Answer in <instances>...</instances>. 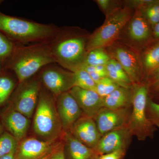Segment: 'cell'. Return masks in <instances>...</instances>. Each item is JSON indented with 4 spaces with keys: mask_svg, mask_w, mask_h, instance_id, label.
Segmentation results:
<instances>
[{
    "mask_svg": "<svg viewBox=\"0 0 159 159\" xmlns=\"http://www.w3.org/2000/svg\"><path fill=\"white\" fill-rule=\"evenodd\" d=\"M68 27L59 28L55 37L49 43L55 63L75 73L85 65L89 35Z\"/></svg>",
    "mask_w": 159,
    "mask_h": 159,
    "instance_id": "obj_1",
    "label": "cell"
},
{
    "mask_svg": "<svg viewBox=\"0 0 159 159\" xmlns=\"http://www.w3.org/2000/svg\"><path fill=\"white\" fill-rule=\"evenodd\" d=\"M59 27L7 15L0 12V32L16 45L50 42Z\"/></svg>",
    "mask_w": 159,
    "mask_h": 159,
    "instance_id": "obj_2",
    "label": "cell"
},
{
    "mask_svg": "<svg viewBox=\"0 0 159 159\" xmlns=\"http://www.w3.org/2000/svg\"><path fill=\"white\" fill-rule=\"evenodd\" d=\"M55 63L49 43L16 45L5 68L13 72L19 83L36 75L44 67Z\"/></svg>",
    "mask_w": 159,
    "mask_h": 159,
    "instance_id": "obj_3",
    "label": "cell"
},
{
    "mask_svg": "<svg viewBox=\"0 0 159 159\" xmlns=\"http://www.w3.org/2000/svg\"><path fill=\"white\" fill-rule=\"evenodd\" d=\"M33 129L41 140H59L63 136L60 119L54 96L42 85L33 119Z\"/></svg>",
    "mask_w": 159,
    "mask_h": 159,
    "instance_id": "obj_4",
    "label": "cell"
},
{
    "mask_svg": "<svg viewBox=\"0 0 159 159\" xmlns=\"http://www.w3.org/2000/svg\"><path fill=\"white\" fill-rule=\"evenodd\" d=\"M132 110L127 127L132 136L139 141L152 138L156 127L146 115V106L148 99V88L143 84H134L132 87Z\"/></svg>",
    "mask_w": 159,
    "mask_h": 159,
    "instance_id": "obj_5",
    "label": "cell"
},
{
    "mask_svg": "<svg viewBox=\"0 0 159 159\" xmlns=\"http://www.w3.org/2000/svg\"><path fill=\"white\" fill-rule=\"evenodd\" d=\"M132 9L124 6L106 17L104 22L89 35L87 44L88 52L97 48H104L115 43L125 25L132 16Z\"/></svg>",
    "mask_w": 159,
    "mask_h": 159,
    "instance_id": "obj_6",
    "label": "cell"
},
{
    "mask_svg": "<svg viewBox=\"0 0 159 159\" xmlns=\"http://www.w3.org/2000/svg\"><path fill=\"white\" fill-rule=\"evenodd\" d=\"M41 87L38 74L18 83L10 97L9 105L30 119L37 106Z\"/></svg>",
    "mask_w": 159,
    "mask_h": 159,
    "instance_id": "obj_7",
    "label": "cell"
},
{
    "mask_svg": "<svg viewBox=\"0 0 159 159\" xmlns=\"http://www.w3.org/2000/svg\"><path fill=\"white\" fill-rule=\"evenodd\" d=\"M108 48L111 58L121 65L133 84L142 83L144 69L141 56L135 49L122 43H114Z\"/></svg>",
    "mask_w": 159,
    "mask_h": 159,
    "instance_id": "obj_8",
    "label": "cell"
},
{
    "mask_svg": "<svg viewBox=\"0 0 159 159\" xmlns=\"http://www.w3.org/2000/svg\"><path fill=\"white\" fill-rule=\"evenodd\" d=\"M42 85L54 98L69 92L74 86V73L63 68L57 64H50L43 67L38 73Z\"/></svg>",
    "mask_w": 159,
    "mask_h": 159,
    "instance_id": "obj_9",
    "label": "cell"
},
{
    "mask_svg": "<svg viewBox=\"0 0 159 159\" xmlns=\"http://www.w3.org/2000/svg\"><path fill=\"white\" fill-rule=\"evenodd\" d=\"M122 32L124 33L123 38L130 44L128 46L134 49L144 46L153 37L152 29L138 9H136Z\"/></svg>",
    "mask_w": 159,
    "mask_h": 159,
    "instance_id": "obj_10",
    "label": "cell"
},
{
    "mask_svg": "<svg viewBox=\"0 0 159 159\" xmlns=\"http://www.w3.org/2000/svg\"><path fill=\"white\" fill-rule=\"evenodd\" d=\"M62 142L45 141L33 137L25 138L18 142L15 159H39L58 147Z\"/></svg>",
    "mask_w": 159,
    "mask_h": 159,
    "instance_id": "obj_11",
    "label": "cell"
},
{
    "mask_svg": "<svg viewBox=\"0 0 159 159\" xmlns=\"http://www.w3.org/2000/svg\"><path fill=\"white\" fill-rule=\"evenodd\" d=\"M132 107L110 109L102 107L93 119L101 136L111 131L127 127L131 112Z\"/></svg>",
    "mask_w": 159,
    "mask_h": 159,
    "instance_id": "obj_12",
    "label": "cell"
},
{
    "mask_svg": "<svg viewBox=\"0 0 159 159\" xmlns=\"http://www.w3.org/2000/svg\"><path fill=\"white\" fill-rule=\"evenodd\" d=\"M0 120L4 129L17 142L26 138L30 126V119L8 105L2 111Z\"/></svg>",
    "mask_w": 159,
    "mask_h": 159,
    "instance_id": "obj_13",
    "label": "cell"
},
{
    "mask_svg": "<svg viewBox=\"0 0 159 159\" xmlns=\"http://www.w3.org/2000/svg\"><path fill=\"white\" fill-rule=\"evenodd\" d=\"M132 136L127 127L111 131L102 136L94 150L99 156L119 149L127 150Z\"/></svg>",
    "mask_w": 159,
    "mask_h": 159,
    "instance_id": "obj_14",
    "label": "cell"
},
{
    "mask_svg": "<svg viewBox=\"0 0 159 159\" xmlns=\"http://www.w3.org/2000/svg\"><path fill=\"white\" fill-rule=\"evenodd\" d=\"M56 103L63 130L64 132L68 131L73 124L83 116V113L69 91L57 97Z\"/></svg>",
    "mask_w": 159,
    "mask_h": 159,
    "instance_id": "obj_15",
    "label": "cell"
},
{
    "mask_svg": "<svg viewBox=\"0 0 159 159\" xmlns=\"http://www.w3.org/2000/svg\"><path fill=\"white\" fill-rule=\"evenodd\" d=\"M69 131L80 142L93 149L102 137L93 118L84 115L73 124Z\"/></svg>",
    "mask_w": 159,
    "mask_h": 159,
    "instance_id": "obj_16",
    "label": "cell"
},
{
    "mask_svg": "<svg viewBox=\"0 0 159 159\" xmlns=\"http://www.w3.org/2000/svg\"><path fill=\"white\" fill-rule=\"evenodd\" d=\"M69 92L77 101L84 116L93 118L103 107V98L95 91L75 86Z\"/></svg>",
    "mask_w": 159,
    "mask_h": 159,
    "instance_id": "obj_17",
    "label": "cell"
},
{
    "mask_svg": "<svg viewBox=\"0 0 159 159\" xmlns=\"http://www.w3.org/2000/svg\"><path fill=\"white\" fill-rule=\"evenodd\" d=\"M63 140L70 159H95L99 157L94 149L80 142L69 131L64 132Z\"/></svg>",
    "mask_w": 159,
    "mask_h": 159,
    "instance_id": "obj_18",
    "label": "cell"
},
{
    "mask_svg": "<svg viewBox=\"0 0 159 159\" xmlns=\"http://www.w3.org/2000/svg\"><path fill=\"white\" fill-rule=\"evenodd\" d=\"M133 89L119 87L108 96L103 98V107L110 109L132 107Z\"/></svg>",
    "mask_w": 159,
    "mask_h": 159,
    "instance_id": "obj_19",
    "label": "cell"
},
{
    "mask_svg": "<svg viewBox=\"0 0 159 159\" xmlns=\"http://www.w3.org/2000/svg\"><path fill=\"white\" fill-rule=\"evenodd\" d=\"M11 72L6 69L0 70V106L10 99L18 82Z\"/></svg>",
    "mask_w": 159,
    "mask_h": 159,
    "instance_id": "obj_20",
    "label": "cell"
},
{
    "mask_svg": "<svg viewBox=\"0 0 159 159\" xmlns=\"http://www.w3.org/2000/svg\"><path fill=\"white\" fill-rule=\"evenodd\" d=\"M108 77L120 87L132 88L133 84L121 65L116 60L111 58L105 65Z\"/></svg>",
    "mask_w": 159,
    "mask_h": 159,
    "instance_id": "obj_21",
    "label": "cell"
},
{
    "mask_svg": "<svg viewBox=\"0 0 159 159\" xmlns=\"http://www.w3.org/2000/svg\"><path fill=\"white\" fill-rule=\"evenodd\" d=\"M141 58L144 70L150 74L159 66V41L147 49Z\"/></svg>",
    "mask_w": 159,
    "mask_h": 159,
    "instance_id": "obj_22",
    "label": "cell"
},
{
    "mask_svg": "<svg viewBox=\"0 0 159 159\" xmlns=\"http://www.w3.org/2000/svg\"><path fill=\"white\" fill-rule=\"evenodd\" d=\"M15 45L0 32V70L5 68L14 52Z\"/></svg>",
    "mask_w": 159,
    "mask_h": 159,
    "instance_id": "obj_23",
    "label": "cell"
},
{
    "mask_svg": "<svg viewBox=\"0 0 159 159\" xmlns=\"http://www.w3.org/2000/svg\"><path fill=\"white\" fill-rule=\"evenodd\" d=\"M138 10L152 29L159 23V0H152L148 5Z\"/></svg>",
    "mask_w": 159,
    "mask_h": 159,
    "instance_id": "obj_24",
    "label": "cell"
},
{
    "mask_svg": "<svg viewBox=\"0 0 159 159\" xmlns=\"http://www.w3.org/2000/svg\"><path fill=\"white\" fill-rule=\"evenodd\" d=\"M111 59L108 52L104 48L95 49L88 52L85 65L105 66Z\"/></svg>",
    "mask_w": 159,
    "mask_h": 159,
    "instance_id": "obj_25",
    "label": "cell"
},
{
    "mask_svg": "<svg viewBox=\"0 0 159 159\" xmlns=\"http://www.w3.org/2000/svg\"><path fill=\"white\" fill-rule=\"evenodd\" d=\"M74 73L75 75L74 87L95 91L96 83L85 70L80 69Z\"/></svg>",
    "mask_w": 159,
    "mask_h": 159,
    "instance_id": "obj_26",
    "label": "cell"
},
{
    "mask_svg": "<svg viewBox=\"0 0 159 159\" xmlns=\"http://www.w3.org/2000/svg\"><path fill=\"white\" fill-rule=\"evenodd\" d=\"M17 141L7 131L0 135V158L16 150Z\"/></svg>",
    "mask_w": 159,
    "mask_h": 159,
    "instance_id": "obj_27",
    "label": "cell"
},
{
    "mask_svg": "<svg viewBox=\"0 0 159 159\" xmlns=\"http://www.w3.org/2000/svg\"><path fill=\"white\" fill-rule=\"evenodd\" d=\"M120 87L116 83L107 77L102 78L96 83L95 92L103 98Z\"/></svg>",
    "mask_w": 159,
    "mask_h": 159,
    "instance_id": "obj_28",
    "label": "cell"
},
{
    "mask_svg": "<svg viewBox=\"0 0 159 159\" xmlns=\"http://www.w3.org/2000/svg\"><path fill=\"white\" fill-rule=\"evenodd\" d=\"M146 115L152 124L159 128V103L148 98L146 106Z\"/></svg>",
    "mask_w": 159,
    "mask_h": 159,
    "instance_id": "obj_29",
    "label": "cell"
},
{
    "mask_svg": "<svg viewBox=\"0 0 159 159\" xmlns=\"http://www.w3.org/2000/svg\"><path fill=\"white\" fill-rule=\"evenodd\" d=\"M100 9L105 15L106 17L110 15L114 11L122 8L120 2L113 0H97L95 1Z\"/></svg>",
    "mask_w": 159,
    "mask_h": 159,
    "instance_id": "obj_30",
    "label": "cell"
},
{
    "mask_svg": "<svg viewBox=\"0 0 159 159\" xmlns=\"http://www.w3.org/2000/svg\"><path fill=\"white\" fill-rule=\"evenodd\" d=\"M82 69L85 70L89 74L96 83L102 78L108 77L105 66H94L85 65Z\"/></svg>",
    "mask_w": 159,
    "mask_h": 159,
    "instance_id": "obj_31",
    "label": "cell"
},
{
    "mask_svg": "<svg viewBox=\"0 0 159 159\" xmlns=\"http://www.w3.org/2000/svg\"><path fill=\"white\" fill-rule=\"evenodd\" d=\"M126 149H121L110 153L99 156V159H122L125 156Z\"/></svg>",
    "mask_w": 159,
    "mask_h": 159,
    "instance_id": "obj_32",
    "label": "cell"
},
{
    "mask_svg": "<svg viewBox=\"0 0 159 159\" xmlns=\"http://www.w3.org/2000/svg\"><path fill=\"white\" fill-rule=\"evenodd\" d=\"M152 0H129L125 1V6L130 8L139 9L150 3Z\"/></svg>",
    "mask_w": 159,
    "mask_h": 159,
    "instance_id": "obj_33",
    "label": "cell"
},
{
    "mask_svg": "<svg viewBox=\"0 0 159 159\" xmlns=\"http://www.w3.org/2000/svg\"><path fill=\"white\" fill-rule=\"evenodd\" d=\"M150 74V84L154 90L159 87V66Z\"/></svg>",
    "mask_w": 159,
    "mask_h": 159,
    "instance_id": "obj_34",
    "label": "cell"
},
{
    "mask_svg": "<svg viewBox=\"0 0 159 159\" xmlns=\"http://www.w3.org/2000/svg\"><path fill=\"white\" fill-rule=\"evenodd\" d=\"M64 142L63 141L62 144L54 152V153L50 159H66L64 150Z\"/></svg>",
    "mask_w": 159,
    "mask_h": 159,
    "instance_id": "obj_35",
    "label": "cell"
},
{
    "mask_svg": "<svg viewBox=\"0 0 159 159\" xmlns=\"http://www.w3.org/2000/svg\"><path fill=\"white\" fill-rule=\"evenodd\" d=\"M152 36L155 39L159 40V23L152 29Z\"/></svg>",
    "mask_w": 159,
    "mask_h": 159,
    "instance_id": "obj_36",
    "label": "cell"
},
{
    "mask_svg": "<svg viewBox=\"0 0 159 159\" xmlns=\"http://www.w3.org/2000/svg\"><path fill=\"white\" fill-rule=\"evenodd\" d=\"M15 151L16 150L12 152L11 153L6 155V156L2 157L0 158V159H15Z\"/></svg>",
    "mask_w": 159,
    "mask_h": 159,
    "instance_id": "obj_37",
    "label": "cell"
},
{
    "mask_svg": "<svg viewBox=\"0 0 159 159\" xmlns=\"http://www.w3.org/2000/svg\"><path fill=\"white\" fill-rule=\"evenodd\" d=\"M59 146H58V147H59ZM58 147H57V148H55V149H54V150H53V151L52 152H51V153H49L47 155H46L45 156L39 159H50V158H51V156H52V155H53V154L54 153V152L55 151V150H56V149H57V148H58Z\"/></svg>",
    "mask_w": 159,
    "mask_h": 159,
    "instance_id": "obj_38",
    "label": "cell"
},
{
    "mask_svg": "<svg viewBox=\"0 0 159 159\" xmlns=\"http://www.w3.org/2000/svg\"><path fill=\"white\" fill-rule=\"evenodd\" d=\"M4 127H3L2 125V122L0 120V135L4 133Z\"/></svg>",
    "mask_w": 159,
    "mask_h": 159,
    "instance_id": "obj_39",
    "label": "cell"
},
{
    "mask_svg": "<svg viewBox=\"0 0 159 159\" xmlns=\"http://www.w3.org/2000/svg\"><path fill=\"white\" fill-rule=\"evenodd\" d=\"M154 90L156 92H158V93H159V87L157 88L156 89H155Z\"/></svg>",
    "mask_w": 159,
    "mask_h": 159,
    "instance_id": "obj_40",
    "label": "cell"
},
{
    "mask_svg": "<svg viewBox=\"0 0 159 159\" xmlns=\"http://www.w3.org/2000/svg\"><path fill=\"white\" fill-rule=\"evenodd\" d=\"M2 2L3 1H1V0H0V4H1V3H2Z\"/></svg>",
    "mask_w": 159,
    "mask_h": 159,
    "instance_id": "obj_41",
    "label": "cell"
},
{
    "mask_svg": "<svg viewBox=\"0 0 159 159\" xmlns=\"http://www.w3.org/2000/svg\"><path fill=\"white\" fill-rule=\"evenodd\" d=\"M98 158H99V157H98L96 158H95V159H98Z\"/></svg>",
    "mask_w": 159,
    "mask_h": 159,
    "instance_id": "obj_42",
    "label": "cell"
}]
</instances>
